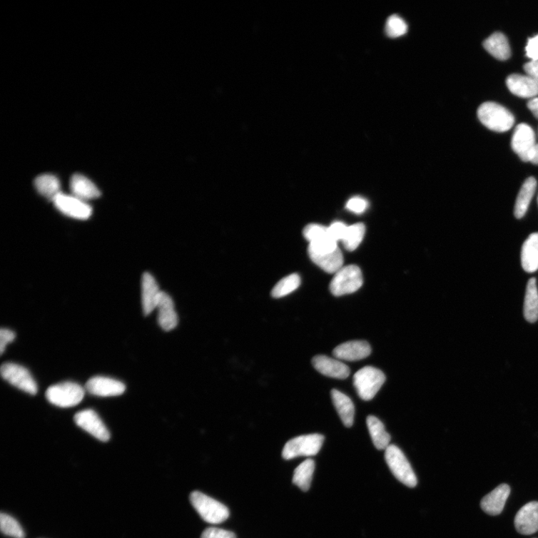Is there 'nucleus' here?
<instances>
[{
  "label": "nucleus",
  "instance_id": "37998d69",
  "mask_svg": "<svg viewBox=\"0 0 538 538\" xmlns=\"http://www.w3.org/2000/svg\"><path fill=\"white\" fill-rule=\"evenodd\" d=\"M537 203H538V197H537Z\"/></svg>",
  "mask_w": 538,
  "mask_h": 538
},
{
  "label": "nucleus",
  "instance_id": "a19ab883",
  "mask_svg": "<svg viewBox=\"0 0 538 538\" xmlns=\"http://www.w3.org/2000/svg\"><path fill=\"white\" fill-rule=\"evenodd\" d=\"M528 107L534 117L538 118V98H535L530 101L528 103Z\"/></svg>",
  "mask_w": 538,
  "mask_h": 538
},
{
  "label": "nucleus",
  "instance_id": "9b49d317",
  "mask_svg": "<svg viewBox=\"0 0 538 538\" xmlns=\"http://www.w3.org/2000/svg\"><path fill=\"white\" fill-rule=\"evenodd\" d=\"M74 422L95 438L103 442L109 440L110 433L95 411L92 410L81 411L74 416Z\"/></svg>",
  "mask_w": 538,
  "mask_h": 538
},
{
  "label": "nucleus",
  "instance_id": "ddd939ff",
  "mask_svg": "<svg viewBox=\"0 0 538 538\" xmlns=\"http://www.w3.org/2000/svg\"><path fill=\"white\" fill-rule=\"evenodd\" d=\"M517 531L530 535L538 531V502H530L522 507L514 518Z\"/></svg>",
  "mask_w": 538,
  "mask_h": 538
},
{
  "label": "nucleus",
  "instance_id": "72a5a7b5",
  "mask_svg": "<svg viewBox=\"0 0 538 538\" xmlns=\"http://www.w3.org/2000/svg\"><path fill=\"white\" fill-rule=\"evenodd\" d=\"M304 235L310 243L320 241L330 236L328 228L318 224L308 225L304 230Z\"/></svg>",
  "mask_w": 538,
  "mask_h": 538
},
{
  "label": "nucleus",
  "instance_id": "473e14b6",
  "mask_svg": "<svg viewBox=\"0 0 538 538\" xmlns=\"http://www.w3.org/2000/svg\"><path fill=\"white\" fill-rule=\"evenodd\" d=\"M385 31L390 38H399L407 34V25L398 15H392L387 19Z\"/></svg>",
  "mask_w": 538,
  "mask_h": 538
},
{
  "label": "nucleus",
  "instance_id": "2f4dec72",
  "mask_svg": "<svg viewBox=\"0 0 538 538\" xmlns=\"http://www.w3.org/2000/svg\"><path fill=\"white\" fill-rule=\"evenodd\" d=\"M0 524L4 534L14 538H25V532L19 522L9 514H1Z\"/></svg>",
  "mask_w": 538,
  "mask_h": 538
},
{
  "label": "nucleus",
  "instance_id": "f8f14e48",
  "mask_svg": "<svg viewBox=\"0 0 538 538\" xmlns=\"http://www.w3.org/2000/svg\"><path fill=\"white\" fill-rule=\"evenodd\" d=\"M86 390L98 397H116L123 394L126 390L125 385L118 380L97 376L88 380L86 385Z\"/></svg>",
  "mask_w": 538,
  "mask_h": 538
},
{
  "label": "nucleus",
  "instance_id": "7c9ffc66",
  "mask_svg": "<svg viewBox=\"0 0 538 538\" xmlns=\"http://www.w3.org/2000/svg\"><path fill=\"white\" fill-rule=\"evenodd\" d=\"M300 284V276L297 274L290 275L280 280L272 291V296L280 298L286 296L296 290Z\"/></svg>",
  "mask_w": 538,
  "mask_h": 538
},
{
  "label": "nucleus",
  "instance_id": "ea45409f",
  "mask_svg": "<svg viewBox=\"0 0 538 538\" xmlns=\"http://www.w3.org/2000/svg\"><path fill=\"white\" fill-rule=\"evenodd\" d=\"M524 70L528 76L538 81V60L531 61L524 66Z\"/></svg>",
  "mask_w": 538,
  "mask_h": 538
},
{
  "label": "nucleus",
  "instance_id": "4468645a",
  "mask_svg": "<svg viewBox=\"0 0 538 538\" xmlns=\"http://www.w3.org/2000/svg\"><path fill=\"white\" fill-rule=\"evenodd\" d=\"M313 366L321 374L337 379H345L350 375V369L341 361L325 355L315 356Z\"/></svg>",
  "mask_w": 538,
  "mask_h": 538
},
{
  "label": "nucleus",
  "instance_id": "4c0bfd02",
  "mask_svg": "<svg viewBox=\"0 0 538 538\" xmlns=\"http://www.w3.org/2000/svg\"><path fill=\"white\" fill-rule=\"evenodd\" d=\"M15 339V334L12 330L3 328L0 330V352L4 353L6 345L13 342Z\"/></svg>",
  "mask_w": 538,
  "mask_h": 538
},
{
  "label": "nucleus",
  "instance_id": "412c9836",
  "mask_svg": "<svg viewBox=\"0 0 538 538\" xmlns=\"http://www.w3.org/2000/svg\"><path fill=\"white\" fill-rule=\"evenodd\" d=\"M70 186L72 196L83 201L96 199L101 196L96 185L78 173L72 177Z\"/></svg>",
  "mask_w": 538,
  "mask_h": 538
},
{
  "label": "nucleus",
  "instance_id": "5701e85b",
  "mask_svg": "<svg viewBox=\"0 0 538 538\" xmlns=\"http://www.w3.org/2000/svg\"><path fill=\"white\" fill-rule=\"evenodd\" d=\"M331 397L338 415L347 428L353 425L355 418V406L349 397L335 389L331 391Z\"/></svg>",
  "mask_w": 538,
  "mask_h": 538
},
{
  "label": "nucleus",
  "instance_id": "9d476101",
  "mask_svg": "<svg viewBox=\"0 0 538 538\" xmlns=\"http://www.w3.org/2000/svg\"><path fill=\"white\" fill-rule=\"evenodd\" d=\"M53 202L59 211L75 219L86 220L92 213L90 205L73 196L60 193Z\"/></svg>",
  "mask_w": 538,
  "mask_h": 538
},
{
  "label": "nucleus",
  "instance_id": "79ce46f5",
  "mask_svg": "<svg viewBox=\"0 0 538 538\" xmlns=\"http://www.w3.org/2000/svg\"><path fill=\"white\" fill-rule=\"evenodd\" d=\"M534 165H538V144H537L533 154L532 160L531 161Z\"/></svg>",
  "mask_w": 538,
  "mask_h": 538
},
{
  "label": "nucleus",
  "instance_id": "b1692460",
  "mask_svg": "<svg viewBox=\"0 0 538 538\" xmlns=\"http://www.w3.org/2000/svg\"><path fill=\"white\" fill-rule=\"evenodd\" d=\"M485 50L499 60L504 61L511 57L512 52L509 41L500 33L490 36L483 43Z\"/></svg>",
  "mask_w": 538,
  "mask_h": 538
},
{
  "label": "nucleus",
  "instance_id": "a878e982",
  "mask_svg": "<svg viewBox=\"0 0 538 538\" xmlns=\"http://www.w3.org/2000/svg\"><path fill=\"white\" fill-rule=\"evenodd\" d=\"M367 424L375 447L379 450H386L390 446L391 438L386 432L384 424L374 416L367 417Z\"/></svg>",
  "mask_w": 538,
  "mask_h": 538
},
{
  "label": "nucleus",
  "instance_id": "1a4fd4ad",
  "mask_svg": "<svg viewBox=\"0 0 538 538\" xmlns=\"http://www.w3.org/2000/svg\"><path fill=\"white\" fill-rule=\"evenodd\" d=\"M536 146L533 130L526 123L519 124L512 140L513 151L524 162H531Z\"/></svg>",
  "mask_w": 538,
  "mask_h": 538
},
{
  "label": "nucleus",
  "instance_id": "dca6fc26",
  "mask_svg": "<svg viewBox=\"0 0 538 538\" xmlns=\"http://www.w3.org/2000/svg\"><path fill=\"white\" fill-rule=\"evenodd\" d=\"M510 494L511 488L508 484H500L482 499L481 507L482 510L489 515L497 516L500 514Z\"/></svg>",
  "mask_w": 538,
  "mask_h": 538
},
{
  "label": "nucleus",
  "instance_id": "a211bd4d",
  "mask_svg": "<svg viewBox=\"0 0 538 538\" xmlns=\"http://www.w3.org/2000/svg\"><path fill=\"white\" fill-rule=\"evenodd\" d=\"M311 260L328 273H337L343 266V256L337 248L332 251H315L308 248Z\"/></svg>",
  "mask_w": 538,
  "mask_h": 538
},
{
  "label": "nucleus",
  "instance_id": "aec40b11",
  "mask_svg": "<svg viewBox=\"0 0 538 538\" xmlns=\"http://www.w3.org/2000/svg\"><path fill=\"white\" fill-rule=\"evenodd\" d=\"M161 293L154 278L150 273H145L141 280V300L146 315L156 308Z\"/></svg>",
  "mask_w": 538,
  "mask_h": 538
},
{
  "label": "nucleus",
  "instance_id": "393cba45",
  "mask_svg": "<svg viewBox=\"0 0 538 538\" xmlns=\"http://www.w3.org/2000/svg\"><path fill=\"white\" fill-rule=\"evenodd\" d=\"M536 187L537 181L533 177L527 179L522 186L515 203L514 215L517 218H523L527 213Z\"/></svg>",
  "mask_w": 538,
  "mask_h": 538
},
{
  "label": "nucleus",
  "instance_id": "58836bf2",
  "mask_svg": "<svg viewBox=\"0 0 538 538\" xmlns=\"http://www.w3.org/2000/svg\"><path fill=\"white\" fill-rule=\"evenodd\" d=\"M526 51L527 56L532 61L538 60V36L529 40Z\"/></svg>",
  "mask_w": 538,
  "mask_h": 538
},
{
  "label": "nucleus",
  "instance_id": "e433bc0d",
  "mask_svg": "<svg viewBox=\"0 0 538 538\" xmlns=\"http://www.w3.org/2000/svg\"><path fill=\"white\" fill-rule=\"evenodd\" d=\"M201 538H236V536L230 531L218 528H208L202 533Z\"/></svg>",
  "mask_w": 538,
  "mask_h": 538
},
{
  "label": "nucleus",
  "instance_id": "c85d7f7f",
  "mask_svg": "<svg viewBox=\"0 0 538 538\" xmlns=\"http://www.w3.org/2000/svg\"><path fill=\"white\" fill-rule=\"evenodd\" d=\"M315 467L314 461L308 459L295 470L293 482L305 492L310 487Z\"/></svg>",
  "mask_w": 538,
  "mask_h": 538
},
{
  "label": "nucleus",
  "instance_id": "423d86ee",
  "mask_svg": "<svg viewBox=\"0 0 538 538\" xmlns=\"http://www.w3.org/2000/svg\"><path fill=\"white\" fill-rule=\"evenodd\" d=\"M85 397L84 389L73 382H64L54 385L46 392V400L60 407H74L80 404Z\"/></svg>",
  "mask_w": 538,
  "mask_h": 538
},
{
  "label": "nucleus",
  "instance_id": "4be33fe9",
  "mask_svg": "<svg viewBox=\"0 0 538 538\" xmlns=\"http://www.w3.org/2000/svg\"><path fill=\"white\" fill-rule=\"evenodd\" d=\"M521 263L527 273L538 270V233H532L522 247Z\"/></svg>",
  "mask_w": 538,
  "mask_h": 538
},
{
  "label": "nucleus",
  "instance_id": "39448f33",
  "mask_svg": "<svg viewBox=\"0 0 538 538\" xmlns=\"http://www.w3.org/2000/svg\"><path fill=\"white\" fill-rule=\"evenodd\" d=\"M360 268L355 265L342 267L335 273L330 284V290L335 296L354 293L362 285Z\"/></svg>",
  "mask_w": 538,
  "mask_h": 538
},
{
  "label": "nucleus",
  "instance_id": "bb28decb",
  "mask_svg": "<svg viewBox=\"0 0 538 538\" xmlns=\"http://www.w3.org/2000/svg\"><path fill=\"white\" fill-rule=\"evenodd\" d=\"M524 313L525 319L534 323L538 320V290L536 279L531 278L527 284Z\"/></svg>",
  "mask_w": 538,
  "mask_h": 538
},
{
  "label": "nucleus",
  "instance_id": "f704fd0d",
  "mask_svg": "<svg viewBox=\"0 0 538 538\" xmlns=\"http://www.w3.org/2000/svg\"><path fill=\"white\" fill-rule=\"evenodd\" d=\"M368 204L366 199L355 197L347 201L346 208L354 213L361 214L366 211Z\"/></svg>",
  "mask_w": 538,
  "mask_h": 538
},
{
  "label": "nucleus",
  "instance_id": "20e7f679",
  "mask_svg": "<svg viewBox=\"0 0 538 538\" xmlns=\"http://www.w3.org/2000/svg\"><path fill=\"white\" fill-rule=\"evenodd\" d=\"M386 462L397 478L409 487H415L417 478L402 451L395 445H390L385 450Z\"/></svg>",
  "mask_w": 538,
  "mask_h": 538
},
{
  "label": "nucleus",
  "instance_id": "cd10ccee",
  "mask_svg": "<svg viewBox=\"0 0 538 538\" xmlns=\"http://www.w3.org/2000/svg\"><path fill=\"white\" fill-rule=\"evenodd\" d=\"M37 191L44 197L51 201L58 196L61 193V185L59 179L46 173L39 176L34 182Z\"/></svg>",
  "mask_w": 538,
  "mask_h": 538
},
{
  "label": "nucleus",
  "instance_id": "6ab92c4d",
  "mask_svg": "<svg viewBox=\"0 0 538 538\" xmlns=\"http://www.w3.org/2000/svg\"><path fill=\"white\" fill-rule=\"evenodd\" d=\"M506 84L519 98H529L538 95V81L529 76L512 74L507 78Z\"/></svg>",
  "mask_w": 538,
  "mask_h": 538
},
{
  "label": "nucleus",
  "instance_id": "0eeeda50",
  "mask_svg": "<svg viewBox=\"0 0 538 538\" xmlns=\"http://www.w3.org/2000/svg\"><path fill=\"white\" fill-rule=\"evenodd\" d=\"M324 440V436L319 434L295 437L285 445L282 456L285 460H290L297 457L318 455L323 445Z\"/></svg>",
  "mask_w": 538,
  "mask_h": 538
},
{
  "label": "nucleus",
  "instance_id": "7ed1b4c3",
  "mask_svg": "<svg viewBox=\"0 0 538 538\" xmlns=\"http://www.w3.org/2000/svg\"><path fill=\"white\" fill-rule=\"evenodd\" d=\"M385 381L383 372L372 367H363L354 375V386L364 401L372 400Z\"/></svg>",
  "mask_w": 538,
  "mask_h": 538
},
{
  "label": "nucleus",
  "instance_id": "f3484780",
  "mask_svg": "<svg viewBox=\"0 0 538 538\" xmlns=\"http://www.w3.org/2000/svg\"><path fill=\"white\" fill-rule=\"evenodd\" d=\"M156 308L158 309V323L166 331L175 329L178 324V316L175 309L172 298L165 292H162Z\"/></svg>",
  "mask_w": 538,
  "mask_h": 538
},
{
  "label": "nucleus",
  "instance_id": "c756f323",
  "mask_svg": "<svg viewBox=\"0 0 538 538\" xmlns=\"http://www.w3.org/2000/svg\"><path fill=\"white\" fill-rule=\"evenodd\" d=\"M366 228L362 223L347 226L342 243L346 250L353 251L356 250L363 240Z\"/></svg>",
  "mask_w": 538,
  "mask_h": 538
},
{
  "label": "nucleus",
  "instance_id": "c9c22d12",
  "mask_svg": "<svg viewBox=\"0 0 538 538\" xmlns=\"http://www.w3.org/2000/svg\"><path fill=\"white\" fill-rule=\"evenodd\" d=\"M347 226L340 221H337L328 227L329 234L332 239L336 242L342 241L344 239Z\"/></svg>",
  "mask_w": 538,
  "mask_h": 538
},
{
  "label": "nucleus",
  "instance_id": "6e6552de",
  "mask_svg": "<svg viewBox=\"0 0 538 538\" xmlns=\"http://www.w3.org/2000/svg\"><path fill=\"white\" fill-rule=\"evenodd\" d=\"M1 375L6 382L31 395L38 392L37 384L29 370L13 362L4 363L1 367Z\"/></svg>",
  "mask_w": 538,
  "mask_h": 538
},
{
  "label": "nucleus",
  "instance_id": "2eb2a0df",
  "mask_svg": "<svg viewBox=\"0 0 538 538\" xmlns=\"http://www.w3.org/2000/svg\"><path fill=\"white\" fill-rule=\"evenodd\" d=\"M370 344L366 341L355 340L342 343L335 347L333 355L340 360L357 361L367 358L371 354Z\"/></svg>",
  "mask_w": 538,
  "mask_h": 538
},
{
  "label": "nucleus",
  "instance_id": "f03ea898",
  "mask_svg": "<svg viewBox=\"0 0 538 538\" xmlns=\"http://www.w3.org/2000/svg\"><path fill=\"white\" fill-rule=\"evenodd\" d=\"M190 501L201 518L209 524H219L229 517L230 512L225 504L201 492H193Z\"/></svg>",
  "mask_w": 538,
  "mask_h": 538
},
{
  "label": "nucleus",
  "instance_id": "f257e3e1",
  "mask_svg": "<svg viewBox=\"0 0 538 538\" xmlns=\"http://www.w3.org/2000/svg\"><path fill=\"white\" fill-rule=\"evenodd\" d=\"M478 117L486 128L499 133L509 131L514 123L510 111L494 102L482 104L478 109Z\"/></svg>",
  "mask_w": 538,
  "mask_h": 538
}]
</instances>
